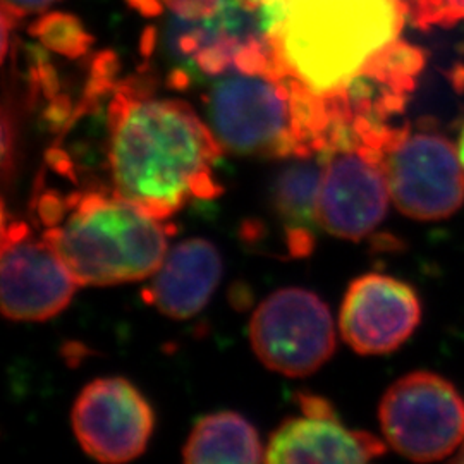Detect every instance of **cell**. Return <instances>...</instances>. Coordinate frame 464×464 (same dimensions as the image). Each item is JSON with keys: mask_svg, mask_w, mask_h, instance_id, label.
Wrapping results in <instances>:
<instances>
[{"mask_svg": "<svg viewBox=\"0 0 464 464\" xmlns=\"http://www.w3.org/2000/svg\"><path fill=\"white\" fill-rule=\"evenodd\" d=\"M103 155L107 191L160 220L220 193L222 147L208 124L186 102L151 99L134 80L114 86Z\"/></svg>", "mask_w": 464, "mask_h": 464, "instance_id": "cell-1", "label": "cell"}, {"mask_svg": "<svg viewBox=\"0 0 464 464\" xmlns=\"http://www.w3.org/2000/svg\"><path fill=\"white\" fill-rule=\"evenodd\" d=\"M50 245L80 285H116L153 276L167 255V227L133 203L103 189L38 201Z\"/></svg>", "mask_w": 464, "mask_h": 464, "instance_id": "cell-2", "label": "cell"}, {"mask_svg": "<svg viewBox=\"0 0 464 464\" xmlns=\"http://www.w3.org/2000/svg\"><path fill=\"white\" fill-rule=\"evenodd\" d=\"M218 145L237 155L291 159L322 153L331 126L327 97L295 74L224 72L203 95Z\"/></svg>", "mask_w": 464, "mask_h": 464, "instance_id": "cell-3", "label": "cell"}, {"mask_svg": "<svg viewBox=\"0 0 464 464\" xmlns=\"http://www.w3.org/2000/svg\"><path fill=\"white\" fill-rule=\"evenodd\" d=\"M404 0H303L274 34L285 66L318 93H334L398 40Z\"/></svg>", "mask_w": 464, "mask_h": 464, "instance_id": "cell-4", "label": "cell"}, {"mask_svg": "<svg viewBox=\"0 0 464 464\" xmlns=\"http://www.w3.org/2000/svg\"><path fill=\"white\" fill-rule=\"evenodd\" d=\"M382 431L389 446L413 461H439L461 448L464 399L446 379L415 372L382 398Z\"/></svg>", "mask_w": 464, "mask_h": 464, "instance_id": "cell-5", "label": "cell"}, {"mask_svg": "<svg viewBox=\"0 0 464 464\" xmlns=\"http://www.w3.org/2000/svg\"><path fill=\"white\" fill-rule=\"evenodd\" d=\"M383 170L399 212L416 220H440L464 203V167L444 134L398 128L385 149Z\"/></svg>", "mask_w": 464, "mask_h": 464, "instance_id": "cell-6", "label": "cell"}, {"mask_svg": "<svg viewBox=\"0 0 464 464\" xmlns=\"http://www.w3.org/2000/svg\"><path fill=\"white\" fill-rule=\"evenodd\" d=\"M249 341L266 368L287 377H306L334 354V320L316 295L285 287L255 310Z\"/></svg>", "mask_w": 464, "mask_h": 464, "instance_id": "cell-7", "label": "cell"}, {"mask_svg": "<svg viewBox=\"0 0 464 464\" xmlns=\"http://www.w3.org/2000/svg\"><path fill=\"white\" fill-rule=\"evenodd\" d=\"M381 149L349 131L324 151L318 195V226L332 236L358 241L373 231L391 199Z\"/></svg>", "mask_w": 464, "mask_h": 464, "instance_id": "cell-8", "label": "cell"}, {"mask_svg": "<svg viewBox=\"0 0 464 464\" xmlns=\"http://www.w3.org/2000/svg\"><path fill=\"white\" fill-rule=\"evenodd\" d=\"M2 314L40 322L59 315L80 285L44 236L21 220L2 224Z\"/></svg>", "mask_w": 464, "mask_h": 464, "instance_id": "cell-9", "label": "cell"}, {"mask_svg": "<svg viewBox=\"0 0 464 464\" xmlns=\"http://www.w3.org/2000/svg\"><path fill=\"white\" fill-rule=\"evenodd\" d=\"M80 446L100 463H126L143 454L153 430L149 402L124 379L88 383L72 408Z\"/></svg>", "mask_w": 464, "mask_h": 464, "instance_id": "cell-10", "label": "cell"}, {"mask_svg": "<svg viewBox=\"0 0 464 464\" xmlns=\"http://www.w3.org/2000/svg\"><path fill=\"white\" fill-rule=\"evenodd\" d=\"M421 316L415 291L404 282L368 274L349 285L339 327L344 341L360 354H385L415 332Z\"/></svg>", "mask_w": 464, "mask_h": 464, "instance_id": "cell-11", "label": "cell"}, {"mask_svg": "<svg viewBox=\"0 0 464 464\" xmlns=\"http://www.w3.org/2000/svg\"><path fill=\"white\" fill-rule=\"evenodd\" d=\"M301 408L270 437L266 463H366L383 454V442L343 427L327 401L304 396Z\"/></svg>", "mask_w": 464, "mask_h": 464, "instance_id": "cell-12", "label": "cell"}, {"mask_svg": "<svg viewBox=\"0 0 464 464\" xmlns=\"http://www.w3.org/2000/svg\"><path fill=\"white\" fill-rule=\"evenodd\" d=\"M220 277L218 249L207 239H188L170 249L153 274L150 299L164 315L184 320L207 306Z\"/></svg>", "mask_w": 464, "mask_h": 464, "instance_id": "cell-13", "label": "cell"}, {"mask_svg": "<svg viewBox=\"0 0 464 464\" xmlns=\"http://www.w3.org/2000/svg\"><path fill=\"white\" fill-rule=\"evenodd\" d=\"M322 176L324 153L291 157L276 176L272 201L295 256L310 255L315 245Z\"/></svg>", "mask_w": 464, "mask_h": 464, "instance_id": "cell-14", "label": "cell"}, {"mask_svg": "<svg viewBox=\"0 0 464 464\" xmlns=\"http://www.w3.org/2000/svg\"><path fill=\"white\" fill-rule=\"evenodd\" d=\"M186 463H260L258 433L243 416L222 411L201 418L183 449Z\"/></svg>", "mask_w": 464, "mask_h": 464, "instance_id": "cell-15", "label": "cell"}, {"mask_svg": "<svg viewBox=\"0 0 464 464\" xmlns=\"http://www.w3.org/2000/svg\"><path fill=\"white\" fill-rule=\"evenodd\" d=\"M30 34L61 55L71 59L82 57L93 44V36L84 32L78 17L64 13H50L30 26Z\"/></svg>", "mask_w": 464, "mask_h": 464, "instance_id": "cell-16", "label": "cell"}, {"mask_svg": "<svg viewBox=\"0 0 464 464\" xmlns=\"http://www.w3.org/2000/svg\"><path fill=\"white\" fill-rule=\"evenodd\" d=\"M418 28L449 26L464 19V0H404Z\"/></svg>", "mask_w": 464, "mask_h": 464, "instance_id": "cell-17", "label": "cell"}, {"mask_svg": "<svg viewBox=\"0 0 464 464\" xmlns=\"http://www.w3.org/2000/svg\"><path fill=\"white\" fill-rule=\"evenodd\" d=\"M169 9L184 19H201L216 14L218 0H167Z\"/></svg>", "mask_w": 464, "mask_h": 464, "instance_id": "cell-18", "label": "cell"}, {"mask_svg": "<svg viewBox=\"0 0 464 464\" xmlns=\"http://www.w3.org/2000/svg\"><path fill=\"white\" fill-rule=\"evenodd\" d=\"M53 2L55 0H2V11L19 19L32 13L45 11Z\"/></svg>", "mask_w": 464, "mask_h": 464, "instance_id": "cell-19", "label": "cell"}, {"mask_svg": "<svg viewBox=\"0 0 464 464\" xmlns=\"http://www.w3.org/2000/svg\"><path fill=\"white\" fill-rule=\"evenodd\" d=\"M128 2L143 16H159L162 13V5L159 4V0H128Z\"/></svg>", "mask_w": 464, "mask_h": 464, "instance_id": "cell-20", "label": "cell"}, {"mask_svg": "<svg viewBox=\"0 0 464 464\" xmlns=\"http://www.w3.org/2000/svg\"><path fill=\"white\" fill-rule=\"evenodd\" d=\"M153 45H155V30L149 28V30H145V34H143L141 52H143L145 55H149L150 52L153 50Z\"/></svg>", "mask_w": 464, "mask_h": 464, "instance_id": "cell-21", "label": "cell"}, {"mask_svg": "<svg viewBox=\"0 0 464 464\" xmlns=\"http://www.w3.org/2000/svg\"><path fill=\"white\" fill-rule=\"evenodd\" d=\"M458 151H459V159H461V164L464 167V128L463 131H461V136H459V147H458Z\"/></svg>", "mask_w": 464, "mask_h": 464, "instance_id": "cell-22", "label": "cell"}, {"mask_svg": "<svg viewBox=\"0 0 464 464\" xmlns=\"http://www.w3.org/2000/svg\"><path fill=\"white\" fill-rule=\"evenodd\" d=\"M454 461H456V463H464V440L463 444H461V448L458 449V456L454 458Z\"/></svg>", "mask_w": 464, "mask_h": 464, "instance_id": "cell-23", "label": "cell"}, {"mask_svg": "<svg viewBox=\"0 0 464 464\" xmlns=\"http://www.w3.org/2000/svg\"><path fill=\"white\" fill-rule=\"evenodd\" d=\"M281 2H284V4H285V5H287L291 11H293V9L298 5L299 2H303V0H281Z\"/></svg>", "mask_w": 464, "mask_h": 464, "instance_id": "cell-24", "label": "cell"}]
</instances>
